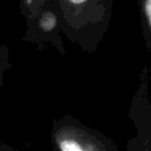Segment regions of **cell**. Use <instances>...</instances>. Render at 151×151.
<instances>
[{
    "mask_svg": "<svg viewBox=\"0 0 151 151\" xmlns=\"http://www.w3.org/2000/svg\"><path fill=\"white\" fill-rule=\"evenodd\" d=\"M52 143L55 151H119L111 139L72 117L53 122Z\"/></svg>",
    "mask_w": 151,
    "mask_h": 151,
    "instance_id": "6da1fadb",
    "label": "cell"
},
{
    "mask_svg": "<svg viewBox=\"0 0 151 151\" xmlns=\"http://www.w3.org/2000/svg\"><path fill=\"white\" fill-rule=\"evenodd\" d=\"M98 0H57L61 21L66 32L73 33L88 27L93 19L94 4Z\"/></svg>",
    "mask_w": 151,
    "mask_h": 151,
    "instance_id": "7a4b0ae2",
    "label": "cell"
},
{
    "mask_svg": "<svg viewBox=\"0 0 151 151\" xmlns=\"http://www.w3.org/2000/svg\"><path fill=\"white\" fill-rule=\"evenodd\" d=\"M12 68L11 64V52L7 44L0 45V90L4 85V77L9 69Z\"/></svg>",
    "mask_w": 151,
    "mask_h": 151,
    "instance_id": "3957f363",
    "label": "cell"
},
{
    "mask_svg": "<svg viewBox=\"0 0 151 151\" xmlns=\"http://www.w3.org/2000/svg\"><path fill=\"white\" fill-rule=\"evenodd\" d=\"M141 4V12L143 15V20L147 28L151 32V0H139Z\"/></svg>",
    "mask_w": 151,
    "mask_h": 151,
    "instance_id": "277c9868",
    "label": "cell"
},
{
    "mask_svg": "<svg viewBox=\"0 0 151 151\" xmlns=\"http://www.w3.org/2000/svg\"><path fill=\"white\" fill-rule=\"evenodd\" d=\"M129 151H151V143L134 142L129 146Z\"/></svg>",
    "mask_w": 151,
    "mask_h": 151,
    "instance_id": "5b68a950",
    "label": "cell"
},
{
    "mask_svg": "<svg viewBox=\"0 0 151 151\" xmlns=\"http://www.w3.org/2000/svg\"><path fill=\"white\" fill-rule=\"evenodd\" d=\"M0 151H23V150L15 149V147L9 146V145H5V143H3V142H0Z\"/></svg>",
    "mask_w": 151,
    "mask_h": 151,
    "instance_id": "8992f818",
    "label": "cell"
}]
</instances>
